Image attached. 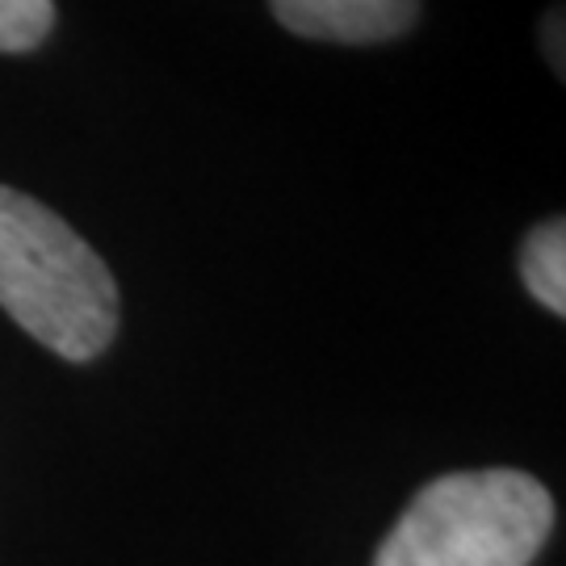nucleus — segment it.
<instances>
[{
  "mask_svg": "<svg viewBox=\"0 0 566 566\" xmlns=\"http://www.w3.org/2000/svg\"><path fill=\"white\" fill-rule=\"evenodd\" d=\"M290 34L315 42H390L416 25L420 0H269Z\"/></svg>",
  "mask_w": 566,
  "mask_h": 566,
  "instance_id": "obj_3",
  "label": "nucleus"
},
{
  "mask_svg": "<svg viewBox=\"0 0 566 566\" xmlns=\"http://www.w3.org/2000/svg\"><path fill=\"white\" fill-rule=\"evenodd\" d=\"M554 528V500L525 470H458L411 495L374 566H528Z\"/></svg>",
  "mask_w": 566,
  "mask_h": 566,
  "instance_id": "obj_2",
  "label": "nucleus"
},
{
  "mask_svg": "<svg viewBox=\"0 0 566 566\" xmlns=\"http://www.w3.org/2000/svg\"><path fill=\"white\" fill-rule=\"evenodd\" d=\"M521 277L528 294L554 315H566V227L563 219L537 223L521 243Z\"/></svg>",
  "mask_w": 566,
  "mask_h": 566,
  "instance_id": "obj_4",
  "label": "nucleus"
},
{
  "mask_svg": "<svg viewBox=\"0 0 566 566\" xmlns=\"http://www.w3.org/2000/svg\"><path fill=\"white\" fill-rule=\"evenodd\" d=\"M55 0H0V55H25L51 39Z\"/></svg>",
  "mask_w": 566,
  "mask_h": 566,
  "instance_id": "obj_5",
  "label": "nucleus"
},
{
  "mask_svg": "<svg viewBox=\"0 0 566 566\" xmlns=\"http://www.w3.org/2000/svg\"><path fill=\"white\" fill-rule=\"evenodd\" d=\"M554 67L563 72V13H554Z\"/></svg>",
  "mask_w": 566,
  "mask_h": 566,
  "instance_id": "obj_6",
  "label": "nucleus"
},
{
  "mask_svg": "<svg viewBox=\"0 0 566 566\" xmlns=\"http://www.w3.org/2000/svg\"><path fill=\"white\" fill-rule=\"evenodd\" d=\"M0 306L63 361H93L118 336L109 264L55 210L0 185Z\"/></svg>",
  "mask_w": 566,
  "mask_h": 566,
  "instance_id": "obj_1",
  "label": "nucleus"
}]
</instances>
